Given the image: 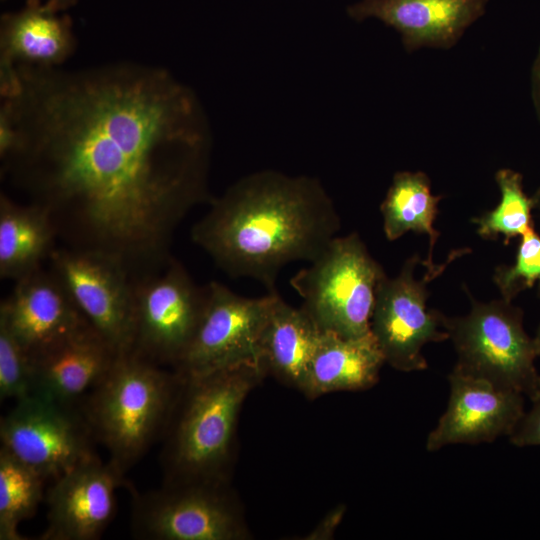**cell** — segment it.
<instances>
[{
  "mask_svg": "<svg viewBox=\"0 0 540 540\" xmlns=\"http://www.w3.org/2000/svg\"><path fill=\"white\" fill-rule=\"evenodd\" d=\"M385 364L372 333L344 337L322 331L303 394L309 399L339 391H362L377 384Z\"/></svg>",
  "mask_w": 540,
  "mask_h": 540,
  "instance_id": "20",
  "label": "cell"
},
{
  "mask_svg": "<svg viewBox=\"0 0 540 540\" xmlns=\"http://www.w3.org/2000/svg\"><path fill=\"white\" fill-rule=\"evenodd\" d=\"M32 395L30 355L0 317V399L18 401Z\"/></svg>",
  "mask_w": 540,
  "mask_h": 540,
  "instance_id": "26",
  "label": "cell"
},
{
  "mask_svg": "<svg viewBox=\"0 0 540 540\" xmlns=\"http://www.w3.org/2000/svg\"><path fill=\"white\" fill-rule=\"evenodd\" d=\"M84 318L119 352H130L135 335L134 279L110 254L71 247L55 248L49 259Z\"/></svg>",
  "mask_w": 540,
  "mask_h": 540,
  "instance_id": "10",
  "label": "cell"
},
{
  "mask_svg": "<svg viewBox=\"0 0 540 540\" xmlns=\"http://www.w3.org/2000/svg\"><path fill=\"white\" fill-rule=\"evenodd\" d=\"M206 286L199 326L173 370L183 378H192L246 364L262 367L261 337L278 291L247 298L216 281Z\"/></svg>",
  "mask_w": 540,
  "mask_h": 540,
  "instance_id": "11",
  "label": "cell"
},
{
  "mask_svg": "<svg viewBox=\"0 0 540 540\" xmlns=\"http://www.w3.org/2000/svg\"><path fill=\"white\" fill-rule=\"evenodd\" d=\"M322 331L302 306L289 305L277 292L260 343L266 374L303 393Z\"/></svg>",
  "mask_w": 540,
  "mask_h": 540,
  "instance_id": "19",
  "label": "cell"
},
{
  "mask_svg": "<svg viewBox=\"0 0 540 540\" xmlns=\"http://www.w3.org/2000/svg\"><path fill=\"white\" fill-rule=\"evenodd\" d=\"M47 480L0 448V539L23 540L19 525L30 519L45 499Z\"/></svg>",
  "mask_w": 540,
  "mask_h": 540,
  "instance_id": "23",
  "label": "cell"
},
{
  "mask_svg": "<svg viewBox=\"0 0 540 540\" xmlns=\"http://www.w3.org/2000/svg\"><path fill=\"white\" fill-rule=\"evenodd\" d=\"M135 335L131 351L174 368L189 347L207 300L183 264L171 258L160 270L133 278Z\"/></svg>",
  "mask_w": 540,
  "mask_h": 540,
  "instance_id": "8",
  "label": "cell"
},
{
  "mask_svg": "<svg viewBox=\"0 0 540 540\" xmlns=\"http://www.w3.org/2000/svg\"><path fill=\"white\" fill-rule=\"evenodd\" d=\"M16 67L2 106L20 146L1 174L47 209L65 246L115 256L133 278L163 268L177 227L212 199L193 93L140 64Z\"/></svg>",
  "mask_w": 540,
  "mask_h": 540,
  "instance_id": "1",
  "label": "cell"
},
{
  "mask_svg": "<svg viewBox=\"0 0 540 540\" xmlns=\"http://www.w3.org/2000/svg\"><path fill=\"white\" fill-rule=\"evenodd\" d=\"M501 197L491 211L472 219L477 233L487 240H497L501 235L505 245L511 239L534 229L532 211L540 205V190L528 196L523 188L522 174L512 169H500L495 174Z\"/></svg>",
  "mask_w": 540,
  "mask_h": 540,
  "instance_id": "24",
  "label": "cell"
},
{
  "mask_svg": "<svg viewBox=\"0 0 540 540\" xmlns=\"http://www.w3.org/2000/svg\"><path fill=\"white\" fill-rule=\"evenodd\" d=\"M266 375L246 364L181 377L161 437L163 482H229L242 406Z\"/></svg>",
  "mask_w": 540,
  "mask_h": 540,
  "instance_id": "3",
  "label": "cell"
},
{
  "mask_svg": "<svg viewBox=\"0 0 540 540\" xmlns=\"http://www.w3.org/2000/svg\"><path fill=\"white\" fill-rule=\"evenodd\" d=\"M58 239L53 220L44 207L22 205L0 195V277L17 281L41 268Z\"/></svg>",
  "mask_w": 540,
  "mask_h": 540,
  "instance_id": "21",
  "label": "cell"
},
{
  "mask_svg": "<svg viewBox=\"0 0 540 540\" xmlns=\"http://www.w3.org/2000/svg\"><path fill=\"white\" fill-rule=\"evenodd\" d=\"M181 382L176 371L130 351L80 402L95 440L123 475L161 440Z\"/></svg>",
  "mask_w": 540,
  "mask_h": 540,
  "instance_id": "4",
  "label": "cell"
},
{
  "mask_svg": "<svg viewBox=\"0 0 540 540\" xmlns=\"http://www.w3.org/2000/svg\"><path fill=\"white\" fill-rule=\"evenodd\" d=\"M386 275L357 233L336 236L290 279L302 307L323 331L344 337L370 333L376 290Z\"/></svg>",
  "mask_w": 540,
  "mask_h": 540,
  "instance_id": "5",
  "label": "cell"
},
{
  "mask_svg": "<svg viewBox=\"0 0 540 540\" xmlns=\"http://www.w3.org/2000/svg\"><path fill=\"white\" fill-rule=\"evenodd\" d=\"M419 263H422L419 255L414 254L405 261L397 276L384 275L377 286L370 321V331L385 363L402 372L427 369L423 347L430 342L449 340L446 315L427 308V283L439 276L448 263L427 271L424 278L416 280L414 271Z\"/></svg>",
  "mask_w": 540,
  "mask_h": 540,
  "instance_id": "9",
  "label": "cell"
},
{
  "mask_svg": "<svg viewBox=\"0 0 540 540\" xmlns=\"http://www.w3.org/2000/svg\"><path fill=\"white\" fill-rule=\"evenodd\" d=\"M442 196L433 195L428 176L421 171L397 172L380 205L383 230L389 241H394L405 233H424L429 239L428 256L422 262L427 271L438 268L434 265L432 253L439 232L433 227Z\"/></svg>",
  "mask_w": 540,
  "mask_h": 540,
  "instance_id": "22",
  "label": "cell"
},
{
  "mask_svg": "<svg viewBox=\"0 0 540 540\" xmlns=\"http://www.w3.org/2000/svg\"><path fill=\"white\" fill-rule=\"evenodd\" d=\"M345 508L343 506L336 507L333 511L329 512L325 519H323L316 529L308 534L307 539H329L332 538L337 526L340 524Z\"/></svg>",
  "mask_w": 540,
  "mask_h": 540,
  "instance_id": "28",
  "label": "cell"
},
{
  "mask_svg": "<svg viewBox=\"0 0 540 540\" xmlns=\"http://www.w3.org/2000/svg\"><path fill=\"white\" fill-rule=\"evenodd\" d=\"M75 47L70 18L41 0H28L21 10L2 16L0 73L13 72L17 65L56 68Z\"/></svg>",
  "mask_w": 540,
  "mask_h": 540,
  "instance_id": "18",
  "label": "cell"
},
{
  "mask_svg": "<svg viewBox=\"0 0 540 540\" xmlns=\"http://www.w3.org/2000/svg\"><path fill=\"white\" fill-rule=\"evenodd\" d=\"M493 280L505 301L512 302L536 284L540 298V235L535 229L521 236L514 263L498 266Z\"/></svg>",
  "mask_w": 540,
  "mask_h": 540,
  "instance_id": "25",
  "label": "cell"
},
{
  "mask_svg": "<svg viewBox=\"0 0 540 540\" xmlns=\"http://www.w3.org/2000/svg\"><path fill=\"white\" fill-rule=\"evenodd\" d=\"M191 228L192 241L233 278H250L268 292L287 264L316 259L341 226L320 182L276 171L246 176Z\"/></svg>",
  "mask_w": 540,
  "mask_h": 540,
  "instance_id": "2",
  "label": "cell"
},
{
  "mask_svg": "<svg viewBox=\"0 0 540 540\" xmlns=\"http://www.w3.org/2000/svg\"><path fill=\"white\" fill-rule=\"evenodd\" d=\"M447 407L429 432V452L453 444H480L509 436L524 415V395L466 374L455 366L447 376Z\"/></svg>",
  "mask_w": 540,
  "mask_h": 540,
  "instance_id": "14",
  "label": "cell"
},
{
  "mask_svg": "<svg viewBox=\"0 0 540 540\" xmlns=\"http://www.w3.org/2000/svg\"><path fill=\"white\" fill-rule=\"evenodd\" d=\"M534 349L537 357H540V324L537 327L535 336L533 337Z\"/></svg>",
  "mask_w": 540,
  "mask_h": 540,
  "instance_id": "31",
  "label": "cell"
},
{
  "mask_svg": "<svg viewBox=\"0 0 540 540\" xmlns=\"http://www.w3.org/2000/svg\"><path fill=\"white\" fill-rule=\"evenodd\" d=\"M42 3L49 9L62 12L71 6L75 5L78 0H41Z\"/></svg>",
  "mask_w": 540,
  "mask_h": 540,
  "instance_id": "30",
  "label": "cell"
},
{
  "mask_svg": "<svg viewBox=\"0 0 540 540\" xmlns=\"http://www.w3.org/2000/svg\"><path fill=\"white\" fill-rule=\"evenodd\" d=\"M1 446L46 480L53 481L96 455L80 405L36 395L15 401L0 421Z\"/></svg>",
  "mask_w": 540,
  "mask_h": 540,
  "instance_id": "12",
  "label": "cell"
},
{
  "mask_svg": "<svg viewBox=\"0 0 540 540\" xmlns=\"http://www.w3.org/2000/svg\"><path fill=\"white\" fill-rule=\"evenodd\" d=\"M132 496L131 531L137 539L247 540L252 536L229 482H163Z\"/></svg>",
  "mask_w": 540,
  "mask_h": 540,
  "instance_id": "7",
  "label": "cell"
},
{
  "mask_svg": "<svg viewBox=\"0 0 540 540\" xmlns=\"http://www.w3.org/2000/svg\"><path fill=\"white\" fill-rule=\"evenodd\" d=\"M124 476L96 454L54 479L45 493L47 526L39 539H99L115 515Z\"/></svg>",
  "mask_w": 540,
  "mask_h": 540,
  "instance_id": "13",
  "label": "cell"
},
{
  "mask_svg": "<svg viewBox=\"0 0 540 540\" xmlns=\"http://www.w3.org/2000/svg\"><path fill=\"white\" fill-rule=\"evenodd\" d=\"M489 0H361L347 8L356 20L376 18L398 31L407 52L448 49L486 9Z\"/></svg>",
  "mask_w": 540,
  "mask_h": 540,
  "instance_id": "16",
  "label": "cell"
},
{
  "mask_svg": "<svg viewBox=\"0 0 540 540\" xmlns=\"http://www.w3.org/2000/svg\"><path fill=\"white\" fill-rule=\"evenodd\" d=\"M531 402V409L524 413L508 436L510 443L516 447L540 445V388Z\"/></svg>",
  "mask_w": 540,
  "mask_h": 540,
  "instance_id": "27",
  "label": "cell"
},
{
  "mask_svg": "<svg viewBox=\"0 0 540 540\" xmlns=\"http://www.w3.org/2000/svg\"><path fill=\"white\" fill-rule=\"evenodd\" d=\"M531 91L534 108L540 122V46L532 66Z\"/></svg>",
  "mask_w": 540,
  "mask_h": 540,
  "instance_id": "29",
  "label": "cell"
},
{
  "mask_svg": "<svg viewBox=\"0 0 540 540\" xmlns=\"http://www.w3.org/2000/svg\"><path fill=\"white\" fill-rule=\"evenodd\" d=\"M0 317L30 356L87 322L58 278L42 267L15 281Z\"/></svg>",
  "mask_w": 540,
  "mask_h": 540,
  "instance_id": "17",
  "label": "cell"
},
{
  "mask_svg": "<svg viewBox=\"0 0 540 540\" xmlns=\"http://www.w3.org/2000/svg\"><path fill=\"white\" fill-rule=\"evenodd\" d=\"M468 314L445 317L460 371L532 400L540 388L533 338L524 330L523 311L511 302L475 300L466 289Z\"/></svg>",
  "mask_w": 540,
  "mask_h": 540,
  "instance_id": "6",
  "label": "cell"
},
{
  "mask_svg": "<svg viewBox=\"0 0 540 540\" xmlns=\"http://www.w3.org/2000/svg\"><path fill=\"white\" fill-rule=\"evenodd\" d=\"M119 353L88 321L30 356L32 395L78 406Z\"/></svg>",
  "mask_w": 540,
  "mask_h": 540,
  "instance_id": "15",
  "label": "cell"
}]
</instances>
